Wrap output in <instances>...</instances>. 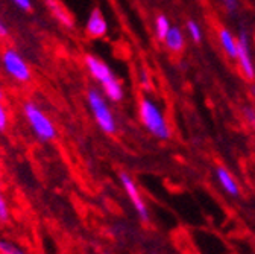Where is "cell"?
<instances>
[{"instance_id": "1", "label": "cell", "mask_w": 255, "mask_h": 254, "mask_svg": "<svg viewBox=\"0 0 255 254\" xmlns=\"http://www.w3.org/2000/svg\"><path fill=\"white\" fill-rule=\"evenodd\" d=\"M84 66L88 75L96 82L101 84V90L107 96V99H110L111 102L123 101L125 96L123 85L105 61H102L99 56H96L93 53H87L84 56Z\"/></svg>"}, {"instance_id": "2", "label": "cell", "mask_w": 255, "mask_h": 254, "mask_svg": "<svg viewBox=\"0 0 255 254\" xmlns=\"http://www.w3.org/2000/svg\"><path fill=\"white\" fill-rule=\"evenodd\" d=\"M21 114L37 140L49 143L58 137V128L55 122L37 102L24 101L21 104Z\"/></svg>"}, {"instance_id": "3", "label": "cell", "mask_w": 255, "mask_h": 254, "mask_svg": "<svg viewBox=\"0 0 255 254\" xmlns=\"http://www.w3.org/2000/svg\"><path fill=\"white\" fill-rule=\"evenodd\" d=\"M85 99H87L88 110H90L96 125L101 128V131H104L108 136L116 134L117 133V120H116V116L108 104L107 96L102 93V90L98 87H90L85 93Z\"/></svg>"}, {"instance_id": "4", "label": "cell", "mask_w": 255, "mask_h": 254, "mask_svg": "<svg viewBox=\"0 0 255 254\" xmlns=\"http://www.w3.org/2000/svg\"><path fill=\"white\" fill-rule=\"evenodd\" d=\"M140 119L144 128L156 139L159 140H167L170 139V128L166 122V117L152 99L141 98L140 101Z\"/></svg>"}, {"instance_id": "5", "label": "cell", "mask_w": 255, "mask_h": 254, "mask_svg": "<svg viewBox=\"0 0 255 254\" xmlns=\"http://www.w3.org/2000/svg\"><path fill=\"white\" fill-rule=\"evenodd\" d=\"M0 64L3 72L17 84H29L32 81V69L24 56L14 47H5L0 53Z\"/></svg>"}, {"instance_id": "6", "label": "cell", "mask_w": 255, "mask_h": 254, "mask_svg": "<svg viewBox=\"0 0 255 254\" xmlns=\"http://www.w3.org/2000/svg\"><path fill=\"white\" fill-rule=\"evenodd\" d=\"M119 180L122 183V187L125 189V194L128 195V200H129L134 210L137 212L138 218L143 222H147L149 221V209H147V206H146V203H144V200H143V197L140 194L138 186L134 181V178L128 172H120Z\"/></svg>"}, {"instance_id": "7", "label": "cell", "mask_w": 255, "mask_h": 254, "mask_svg": "<svg viewBox=\"0 0 255 254\" xmlns=\"http://www.w3.org/2000/svg\"><path fill=\"white\" fill-rule=\"evenodd\" d=\"M240 70L243 73V76L249 81L255 79V67L252 62V56H251V47H249V38L245 30H240V35L237 40V58Z\"/></svg>"}, {"instance_id": "8", "label": "cell", "mask_w": 255, "mask_h": 254, "mask_svg": "<svg viewBox=\"0 0 255 254\" xmlns=\"http://www.w3.org/2000/svg\"><path fill=\"white\" fill-rule=\"evenodd\" d=\"M85 34L93 40H101L108 35V21L99 6H96L90 11L85 26Z\"/></svg>"}, {"instance_id": "9", "label": "cell", "mask_w": 255, "mask_h": 254, "mask_svg": "<svg viewBox=\"0 0 255 254\" xmlns=\"http://www.w3.org/2000/svg\"><path fill=\"white\" fill-rule=\"evenodd\" d=\"M47 11L50 12V15L56 20V23L59 26H62L64 29H73L75 27V18L72 17V14L67 11V8L64 6L59 0H43Z\"/></svg>"}, {"instance_id": "10", "label": "cell", "mask_w": 255, "mask_h": 254, "mask_svg": "<svg viewBox=\"0 0 255 254\" xmlns=\"http://www.w3.org/2000/svg\"><path fill=\"white\" fill-rule=\"evenodd\" d=\"M216 178L220 184V187L231 197H239L240 195V187L236 181V178L231 175L230 171H227L223 166L216 168Z\"/></svg>"}, {"instance_id": "11", "label": "cell", "mask_w": 255, "mask_h": 254, "mask_svg": "<svg viewBox=\"0 0 255 254\" xmlns=\"http://www.w3.org/2000/svg\"><path fill=\"white\" fill-rule=\"evenodd\" d=\"M219 40H220V44H222L223 50H225V53L230 58L236 59L237 58V40L234 38V35L230 32L228 29L222 27L219 30Z\"/></svg>"}, {"instance_id": "12", "label": "cell", "mask_w": 255, "mask_h": 254, "mask_svg": "<svg viewBox=\"0 0 255 254\" xmlns=\"http://www.w3.org/2000/svg\"><path fill=\"white\" fill-rule=\"evenodd\" d=\"M164 43H166V46L172 52H181L184 44H185L182 30L178 26H172L170 30H169V34H167V37L164 38Z\"/></svg>"}, {"instance_id": "13", "label": "cell", "mask_w": 255, "mask_h": 254, "mask_svg": "<svg viewBox=\"0 0 255 254\" xmlns=\"http://www.w3.org/2000/svg\"><path fill=\"white\" fill-rule=\"evenodd\" d=\"M0 254H29V253L17 241L0 236Z\"/></svg>"}, {"instance_id": "14", "label": "cell", "mask_w": 255, "mask_h": 254, "mask_svg": "<svg viewBox=\"0 0 255 254\" xmlns=\"http://www.w3.org/2000/svg\"><path fill=\"white\" fill-rule=\"evenodd\" d=\"M9 218H11V210H9L8 200L3 192V181H2V174H0V226L6 224Z\"/></svg>"}, {"instance_id": "15", "label": "cell", "mask_w": 255, "mask_h": 254, "mask_svg": "<svg viewBox=\"0 0 255 254\" xmlns=\"http://www.w3.org/2000/svg\"><path fill=\"white\" fill-rule=\"evenodd\" d=\"M170 21L166 15H158L155 18V34H156V38L158 40H163L167 37L169 30H170Z\"/></svg>"}, {"instance_id": "16", "label": "cell", "mask_w": 255, "mask_h": 254, "mask_svg": "<svg viewBox=\"0 0 255 254\" xmlns=\"http://www.w3.org/2000/svg\"><path fill=\"white\" fill-rule=\"evenodd\" d=\"M9 123H11L9 111L5 105V101H0V133L8 131Z\"/></svg>"}, {"instance_id": "17", "label": "cell", "mask_w": 255, "mask_h": 254, "mask_svg": "<svg viewBox=\"0 0 255 254\" xmlns=\"http://www.w3.org/2000/svg\"><path fill=\"white\" fill-rule=\"evenodd\" d=\"M187 30H188V34H190V37H191V40H193V41L199 43V41L202 40L201 27H199V24H198L196 21L190 20V21L187 23Z\"/></svg>"}, {"instance_id": "18", "label": "cell", "mask_w": 255, "mask_h": 254, "mask_svg": "<svg viewBox=\"0 0 255 254\" xmlns=\"http://www.w3.org/2000/svg\"><path fill=\"white\" fill-rule=\"evenodd\" d=\"M9 2L23 12H32L34 9V0H9Z\"/></svg>"}, {"instance_id": "19", "label": "cell", "mask_w": 255, "mask_h": 254, "mask_svg": "<svg viewBox=\"0 0 255 254\" xmlns=\"http://www.w3.org/2000/svg\"><path fill=\"white\" fill-rule=\"evenodd\" d=\"M222 3H223V6H225L230 11V14H234L237 11V8H239L237 0H222Z\"/></svg>"}, {"instance_id": "20", "label": "cell", "mask_w": 255, "mask_h": 254, "mask_svg": "<svg viewBox=\"0 0 255 254\" xmlns=\"http://www.w3.org/2000/svg\"><path fill=\"white\" fill-rule=\"evenodd\" d=\"M8 37H9V27L2 18H0V38H8Z\"/></svg>"}, {"instance_id": "21", "label": "cell", "mask_w": 255, "mask_h": 254, "mask_svg": "<svg viewBox=\"0 0 255 254\" xmlns=\"http://www.w3.org/2000/svg\"><path fill=\"white\" fill-rule=\"evenodd\" d=\"M140 82H141V87H144V88H150V82H149V75H147V72H144V70H141L140 72Z\"/></svg>"}, {"instance_id": "22", "label": "cell", "mask_w": 255, "mask_h": 254, "mask_svg": "<svg viewBox=\"0 0 255 254\" xmlns=\"http://www.w3.org/2000/svg\"><path fill=\"white\" fill-rule=\"evenodd\" d=\"M245 116H246V119L252 123V126L255 128V111H252L251 108H246L245 110Z\"/></svg>"}, {"instance_id": "23", "label": "cell", "mask_w": 255, "mask_h": 254, "mask_svg": "<svg viewBox=\"0 0 255 254\" xmlns=\"http://www.w3.org/2000/svg\"><path fill=\"white\" fill-rule=\"evenodd\" d=\"M0 101H5V90L2 84H0Z\"/></svg>"}, {"instance_id": "24", "label": "cell", "mask_w": 255, "mask_h": 254, "mask_svg": "<svg viewBox=\"0 0 255 254\" xmlns=\"http://www.w3.org/2000/svg\"><path fill=\"white\" fill-rule=\"evenodd\" d=\"M101 254H111V253H108V251H104V253H101Z\"/></svg>"}, {"instance_id": "25", "label": "cell", "mask_w": 255, "mask_h": 254, "mask_svg": "<svg viewBox=\"0 0 255 254\" xmlns=\"http://www.w3.org/2000/svg\"><path fill=\"white\" fill-rule=\"evenodd\" d=\"M252 91H254V94H255V87H254V88H252Z\"/></svg>"}]
</instances>
